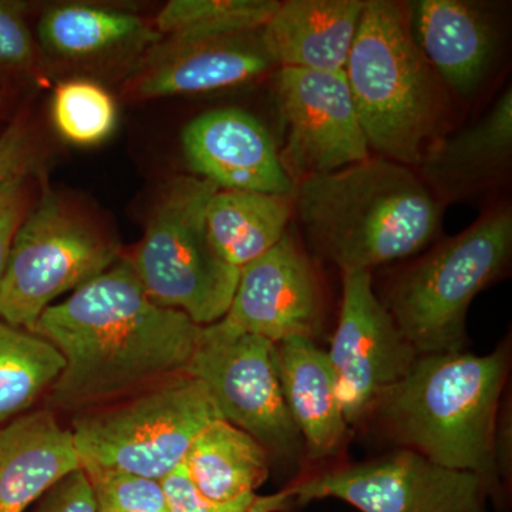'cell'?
<instances>
[{
    "label": "cell",
    "mask_w": 512,
    "mask_h": 512,
    "mask_svg": "<svg viewBox=\"0 0 512 512\" xmlns=\"http://www.w3.org/2000/svg\"><path fill=\"white\" fill-rule=\"evenodd\" d=\"M291 498L286 490L271 495H256L254 503L245 512H278L284 511L291 505Z\"/></svg>",
    "instance_id": "33"
},
{
    "label": "cell",
    "mask_w": 512,
    "mask_h": 512,
    "mask_svg": "<svg viewBox=\"0 0 512 512\" xmlns=\"http://www.w3.org/2000/svg\"><path fill=\"white\" fill-rule=\"evenodd\" d=\"M286 406L311 461L335 457L349 433L328 352L315 340L292 336L276 343Z\"/></svg>",
    "instance_id": "20"
},
{
    "label": "cell",
    "mask_w": 512,
    "mask_h": 512,
    "mask_svg": "<svg viewBox=\"0 0 512 512\" xmlns=\"http://www.w3.org/2000/svg\"><path fill=\"white\" fill-rule=\"evenodd\" d=\"M185 160L197 177L220 191H249L293 197L274 138L255 116L241 109H218L185 126Z\"/></svg>",
    "instance_id": "14"
},
{
    "label": "cell",
    "mask_w": 512,
    "mask_h": 512,
    "mask_svg": "<svg viewBox=\"0 0 512 512\" xmlns=\"http://www.w3.org/2000/svg\"><path fill=\"white\" fill-rule=\"evenodd\" d=\"M83 470L92 484L99 512H168L161 481L101 468Z\"/></svg>",
    "instance_id": "27"
},
{
    "label": "cell",
    "mask_w": 512,
    "mask_h": 512,
    "mask_svg": "<svg viewBox=\"0 0 512 512\" xmlns=\"http://www.w3.org/2000/svg\"><path fill=\"white\" fill-rule=\"evenodd\" d=\"M510 369L507 342L488 355L451 352L419 356L400 382L377 400L387 436L433 463L470 471L501 495L495 433Z\"/></svg>",
    "instance_id": "3"
},
{
    "label": "cell",
    "mask_w": 512,
    "mask_h": 512,
    "mask_svg": "<svg viewBox=\"0 0 512 512\" xmlns=\"http://www.w3.org/2000/svg\"><path fill=\"white\" fill-rule=\"evenodd\" d=\"M292 212V197L218 190L208 202L205 224L221 258L241 269L281 241Z\"/></svg>",
    "instance_id": "23"
},
{
    "label": "cell",
    "mask_w": 512,
    "mask_h": 512,
    "mask_svg": "<svg viewBox=\"0 0 512 512\" xmlns=\"http://www.w3.org/2000/svg\"><path fill=\"white\" fill-rule=\"evenodd\" d=\"M278 6L276 0H171L154 28L170 40L244 35L262 30Z\"/></svg>",
    "instance_id": "25"
},
{
    "label": "cell",
    "mask_w": 512,
    "mask_h": 512,
    "mask_svg": "<svg viewBox=\"0 0 512 512\" xmlns=\"http://www.w3.org/2000/svg\"><path fill=\"white\" fill-rule=\"evenodd\" d=\"M184 373L204 384L222 420L254 437L269 457L291 466L301 460L305 446L282 392L276 343L220 319L202 326Z\"/></svg>",
    "instance_id": "9"
},
{
    "label": "cell",
    "mask_w": 512,
    "mask_h": 512,
    "mask_svg": "<svg viewBox=\"0 0 512 512\" xmlns=\"http://www.w3.org/2000/svg\"><path fill=\"white\" fill-rule=\"evenodd\" d=\"M261 30L217 39L170 40L136 74L140 99L218 92L252 82L274 66Z\"/></svg>",
    "instance_id": "15"
},
{
    "label": "cell",
    "mask_w": 512,
    "mask_h": 512,
    "mask_svg": "<svg viewBox=\"0 0 512 512\" xmlns=\"http://www.w3.org/2000/svg\"><path fill=\"white\" fill-rule=\"evenodd\" d=\"M35 59V43L22 10L13 3L0 2V67L28 69Z\"/></svg>",
    "instance_id": "28"
},
{
    "label": "cell",
    "mask_w": 512,
    "mask_h": 512,
    "mask_svg": "<svg viewBox=\"0 0 512 512\" xmlns=\"http://www.w3.org/2000/svg\"><path fill=\"white\" fill-rule=\"evenodd\" d=\"M363 8V0L279 2L261 30L262 43L281 67L345 72Z\"/></svg>",
    "instance_id": "18"
},
{
    "label": "cell",
    "mask_w": 512,
    "mask_h": 512,
    "mask_svg": "<svg viewBox=\"0 0 512 512\" xmlns=\"http://www.w3.org/2000/svg\"><path fill=\"white\" fill-rule=\"evenodd\" d=\"M161 484H163L168 512H245L258 495H252L235 503H214L194 487L185 473L183 464L161 480Z\"/></svg>",
    "instance_id": "30"
},
{
    "label": "cell",
    "mask_w": 512,
    "mask_h": 512,
    "mask_svg": "<svg viewBox=\"0 0 512 512\" xmlns=\"http://www.w3.org/2000/svg\"><path fill=\"white\" fill-rule=\"evenodd\" d=\"M345 76L370 151L420 165L443 116V83L414 42L407 6L365 2Z\"/></svg>",
    "instance_id": "4"
},
{
    "label": "cell",
    "mask_w": 512,
    "mask_h": 512,
    "mask_svg": "<svg viewBox=\"0 0 512 512\" xmlns=\"http://www.w3.org/2000/svg\"><path fill=\"white\" fill-rule=\"evenodd\" d=\"M52 117L64 140L77 146H94L109 138L117 126L116 101L100 84L86 79L67 80L57 86Z\"/></svg>",
    "instance_id": "26"
},
{
    "label": "cell",
    "mask_w": 512,
    "mask_h": 512,
    "mask_svg": "<svg viewBox=\"0 0 512 512\" xmlns=\"http://www.w3.org/2000/svg\"><path fill=\"white\" fill-rule=\"evenodd\" d=\"M80 468L72 430L53 410L16 417L0 429V512H25Z\"/></svg>",
    "instance_id": "19"
},
{
    "label": "cell",
    "mask_w": 512,
    "mask_h": 512,
    "mask_svg": "<svg viewBox=\"0 0 512 512\" xmlns=\"http://www.w3.org/2000/svg\"><path fill=\"white\" fill-rule=\"evenodd\" d=\"M25 183L26 177L16 178L0 188V284L8 265L13 238L28 214Z\"/></svg>",
    "instance_id": "32"
},
{
    "label": "cell",
    "mask_w": 512,
    "mask_h": 512,
    "mask_svg": "<svg viewBox=\"0 0 512 512\" xmlns=\"http://www.w3.org/2000/svg\"><path fill=\"white\" fill-rule=\"evenodd\" d=\"M227 325L279 343L315 340L325 320V295L315 266L289 232L266 254L239 269Z\"/></svg>",
    "instance_id": "13"
},
{
    "label": "cell",
    "mask_w": 512,
    "mask_h": 512,
    "mask_svg": "<svg viewBox=\"0 0 512 512\" xmlns=\"http://www.w3.org/2000/svg\"><path fill=\"white\" fill-rule=\"evenodd\" d=\"M183 467L205 498L229 504L256 495L269 477L271 457L254 437L217 419L192 441Z\"/></svg>",
    "instance_id": "22"
},
{
    "label": "cell",
    "mask_w": 512,
    "mask_h": 512,
    "mask_svg": "<svg viewBox=\"0 0 512 512\" xmlns=\"http://www.w3.org/2000/svg\"><path fill=\"white\" fill-rule=\"evenodd\" d=\"M33 512H99L92 484L83 468L53 485Z\"/></svg>",
    "instance_id": "31"
},
{
    "label": "cell",
    "mask_w": 512,
    "mask_h": 512,
    "mask_svg": "<svg viewBox=\"0 0 512 512\" xmlns=\"http://www.w3.org/2000/svg\"><path fill=\"white\" fill-rule=\"evenodd\" d=\"M275 93L284 126L279 160L293 184L372 156L345 72L281 67Z\"/></svg>",
    "instance_id": "11"
},
{
    "label": "cell",
    "mask_w": 512,
    "mask_h": 512,
    "mask_svg": "<svg viewBox=\"0 0 512 512\" xmlns=\"http://www.w3.org/2000/svg\"><path fill=\"white\" fill-rule=\"evenodd\" d=\"M221 419L200 380L180 373L128 402L73 423L82 468L164 480L183 464L192 441Z\"/></svg>",
    "instance_id": "7"
},
{
    "label": "cell",
    "mask_w": 512,
    "mask_h": 512,
    "mask_svg": "<svg viewBox=\"0 0 512 512\" xmlns=\"http://www.w3.org/2000/svg\"><path fill=\"white\" fill-rule=\"evenodd\" d=\"M66 360L49 340L0 320V423L22 416L52 389Z\"/></svg>",
    "instance_id": "24"
},
{
    "label": "cell",
    "mask_w": 512,
    "mask_h": 512,
    "mask_svg": "<svg viewBox=\"0 0 512 512\" xmlns=\"http://www.w3.org/2000/svg\"><path fill=\"white\" fill-rule=\"evenodd\" d=\"M40 45L47 53L90 62L156 45L160 33L146 20L123 10L64 3L47 9L39 23Z\"/></svg>",
    "instance_id": "21"
},
{
    "label": "cell",
    "mask_w": 512,
    "mask_h": 512,
    "mask_svg": "<svg viewBox=\"0 0 512 512\" xmlns=\"http://www.w3.org/2000/svg\"><path fill=\"white\" fill-rule=\"evenodd\" d=\"M512 158V90L508 87L477 123L431 147L421 181L443 205L477 197L507 175Z\"/></svg>",
    "instance_id": "17"
},
{
    "label": "cell",
    "mask_w": 512,
    "mask_h": 512,
    "mask_svg": "<svg viewBox=\"0 0 512 512\" xmlns=\"http://www.w3.org/2000/svg\"><path fill=\"white\" fill-rule=\"evenodd\" d=\"M2 93H0V103H2Z\"/></svg>",
    "instance_id": "34"
},
{
    "label": "cell",
    "mask_w": 512,
    "mask_h": 512,
    "mask_svg": "<svg viewBox=\"0 0 512 512\" xmlns=\"http://www.w3.org/2000/svg\"><path fill=\"white\" fill-rule=\"evenodd\" d=\"M291 503L335 498L360 512H490V488L477 474L433 463L400 448L386 456L299 478Z\"/></svg>",
    "instance_id": "10"
},
{
    "label": "cell",
    "mask_w": 512,
    "mask_h": 512,
    "mask_svg": "<svg viewBox=\"0 0 512 512\" xmlns=\"http://www.w3.org/2000/svg\"><path fill=\"white\" fill-rule=\"evenodd\" d=\"M342 274V306L328 356L350 427L369 419L377 400L409 373L419 355L377 298L372 274Z\"/></svg>",
    "instance_id": "12"
},
{
    "label": "cell",
    "mask_w": 512,
    "mask_h": 512,
    "mask_svg": "<svg viewBox=\"0 0 512 512\" xmlns=\"http://www.w3.org/2000/svg\"><path fill=\"white\" fill-rule=\"evenodd\" d=\"M119 255L114 242L46 192L13 238L0 284V320L32 330L59 296L104 274Z\"/></svg>",
    "instance_id": "8"
},
{
    "label": "cell",
    "mask_w": 512,
    "mask_h": 512,
    "mask_svg": "<svg viewBox=\"0 0 512 512\" xmlns=\"http://www.w3.org/2000/svg\"><path fill=\"white\" fill-rule=\"evenodd\" d=\"M407 12L414 42L440 82L460 97L476 93L500 43L493 15L466 0H417Z\"/></svg>",
    "instance_id": "16"
},
{
    "label": "cell",
    "mask_w": 512,
    "mask_h": 512,
    "mask_svg": "<svg viewBox=\"0 0 512 512\" xmlns=\"http://www.w3.org/2000/svg\"><path fill=\"white\" fill-rule=\"evenodd\" d=\"M201 328L151 301L127 259H120L47 308L30 330L66 360L49 409H79L184 373Z\"/></svg>",
    "instance_id": "1"
},
{
    "label": "cell",
    "mask_w": 512,
    "mask_h": 512,
    "mask_svg": "<svg viewBox=\"0 0 512 512\" xmlns=\"http://www.w3.org/2000/svg\"><path fill=\"white\" fill-rule=\"evenodd\" d=\"M293 211L313 251L340 271H372L436 241L446 205L406 165L382 157L295 185Z\"/></svg>",
    "instance_id": "2"
},
{
    "label": "cell",
    "mask_w": 512,
    "mask_h": 512,
    "mask_svg": "<svg viewBox=\"0 0 512 512\" xmlns=\"http://www.w3.org/2000/svg\"><path fill=\"white\" fill-rule=\"evenodd\" d=\"M217 191L197 175L174 178L127 258L151 301L185 313L198 326L224 318L239 278V269L212 245L205 224L208 202Z\"/></svg>",
    "instance_id": "6"
},
{
    "label": "cell",
    "mask_w": 512,
    "mask_h": 512,
    "mask_svg": "<svg viewBox=\"0 0 512 512\" xmlns=\"http://www.w3.org/2000/svg\"><path fill=\"white\" fill-rule=\"evenodd\" d=\"M511 254L512 212L495 208L394 278L384 306L417 355L466 348L468 309L504 274Z\"/></svg>",
    "instance_id": "5"
},
{
    "label": "cell",
    "mask_w": 512,
    "mask_h": 512,
    "mask_svg": "<svg viewBox=\"0 0 512 512\" xmlns=\"http://www.w3.org/2000/svg\"><path fill=\"white\" fill-rule=\"evenodd\" d=\"M39 160L37 146L25 121H12L0 133V188L16 180L28 177Z\"/></svg>",
    "instance_id": "29"
}]
</instances>
